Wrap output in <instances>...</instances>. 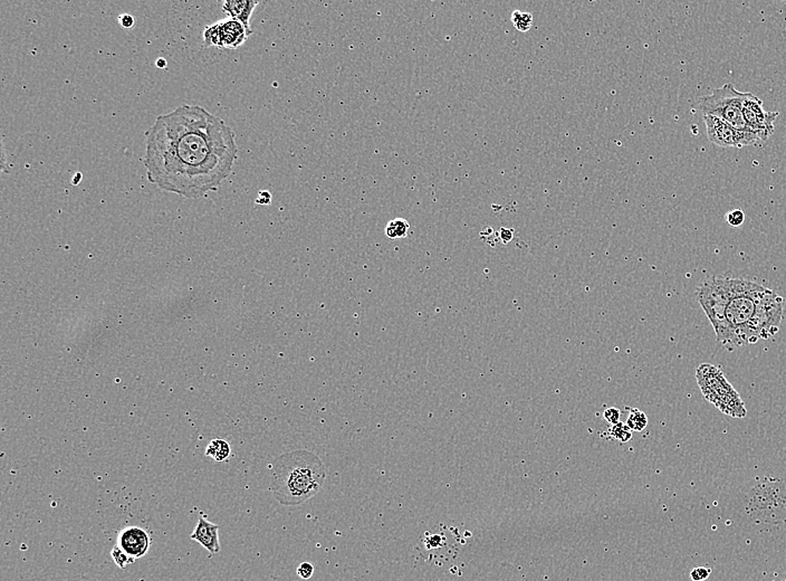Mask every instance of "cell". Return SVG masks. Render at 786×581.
I'll return each mask as SVG.
<instances>
[{"instance_id":"obj_1","label":"cell","mask_w":786,"mask_h":581,"mask_svg":"<svg viewBox=\"0 0 786 581\" xmlns=\"http://www.w3.org/2000/svg\"><path fill=\"white\" fill-rule=\"evenodd\" d=\"M237 153L235 133L225 121L199 105H182L151 126L143 164L153 185L195 199L229 177Z\"/></svg>"},{"instance_id":"obj_2","label":"cell","mask_w":786,"mask_h":581,"mask_svg":"<svg viewBox=\"0 0 786 581\" xmlns=\"http://www.w3.org/2000/svg\"><path fill=\"white\" fill-rule=\"evenodd\" d=\"M697 300L726 350L768 340L780 333L783 297L763 285L711 277L697 289Z\"/></svg>"},{"instance_id":"obj_3","label":"cell","mask_w":786,"mask_h":581,"mask_svg":"<svg viewBox=\"0 0 786 581\" xmlns=\"http://www.w3.org/2000/svg\"><path fill=\"white\" fill-rule=\"evenodd\" d=\"M325 479L327 472L318 455L310 450H294L272 464L270 491L282 505H301L322 490Z\"/></svg>"},{"instance_id":"obj_4","label":"cell","mask_w":786,"mask_h":581,"mask_svg":"<svg viewBox=\"0 0 786 581\" xmlns=\"http://www.w3.org/2000/svg\"><path fill=\"white\" fill-rule=\"evenodd\" d=\"M696 379L703 397L722 413L734 418L746 417V407L741 396L726 381L720 368L709 364H701L696 370Z\"/></svg>"},{"instance_id":"obj_5","label":"cell","mask_w":786,"mask_h":581,"mask_svg":"<svg viewBox=\"0 0 786 581\" xmlns=\"http://www.w3.org/2000/svg\"><path fill=\"white\" fill-rule=\"evenodd\" d=\"M745 97L746 92L737 91L733 84H725L720 89L713 90L709 95L699 97L697 109L703 116L720 118L736 129L751 132L744 119L743 101Z\"/></svg>"},{"instance_id":"obj_6","label":"cell","mask_w":786,"mask_h":581,"mask_svg":"<svg viewBox=\"0 0 786 581\" xmlns=\"http://www.w3.org/2000/svg\"><path fill=\"white\" fill-rule=\"evenodd\" d=\"M252 35L241 23L226 18L206 27L203 30V44L206 47L236 49L241 47Z\"/></svg>"},{"instance_id":"obj_7","label":"cell","mask_w":786,"mask_h":581,"mask_svg":"<svg viewBox=\"0 0 786 581\" xmlns=\"http://www.w3.org/2000/svg\"><path fill=\"white\" fill-rule=\"evenodd\" d=\"M706 124L707 137L714 145L722 148H741L747 145H756L760 138L753 132H745L736 129L726 121L715 116H703Z\"/></svg>"},{"instance_id":"obj_8","label":"cell","mask_w":786,"mask_h":581,"mask_svg":"<svg viewBox=\"0 0 786 581\" xmlns=\"http://www.w3.org/2000/svg\"><path fill=\"white\" fill-rule=\"evenodd\" d=\"M743 114L745 122L751 132H754L761 141H765L773 134L774 122L778 112H770L763 107L762 100L746 92L743 101Z\"/></svg>"},{"instance_id":"obj_9","label":"cell","mask_w":786,"mask_h":581,"mask_svg":"<svg viewBox=\"0 0 786 581\" xmlns=\"http://www.w3.org/2000/svg\"><path fill=\"white\" fill-rule=\"evenodd\" d=\"M128 558L133 561L145 557L150 550L151 538L145 529L139 527H126L119 533L118 544Z\"/></svg>"},{"instance_id":"obj_10","label":"cell","mask_w":786,"mask_h":581,"mask_svg":"<svg viewBox=\"0 0 786 581\" xmlns=\"http://www.w3.org/2000/svg\"><path fill=\"white\" fill-rule=\"evenodd\" d=\"M191 540L198 542L202 548L212 555L219 553L222 546L219 542V525L210 522L205 517H200L191 533Z\"/></svg>"},{"instance_id":"obj_11","label":"cell","mask_w":786,"mask_h":581,"mask_svg":"<svg viewBox=\"0 0 786 581\" xmlns=\"http://www.w3.org/2000/svg\"><path fill=\"white\" fill-rule=\"evenodd\" d=\"M258 4L260 1L257 0H226L222 4V11L227 15L228 18L238 20L250 34H253V30H250V18Z\"/></svg>"},{"instance_id":"obj_12","label":"cell","mask_w":786,"mask_h":581,"mask_svg":"<svg viewBox=\"0 0 786 581\" xmlns=\"http://www.w3.org/2000/svg\"><path fill=\"white\" fill-rule=\"evenodd\" d=\"M206 455L217 462L226 461L230 455V445L222 438L212 439L207 446Z\"/></svg>"},{"instance_id":"obj_13","label":"cell","mask_w":786,"mask_h":581,"mask_svg":"<svg viewBox=\"0 0 786 581\" xmlns=\"http://www.w3.org/2000/svg\"><path fill=\"white\" fill-rule=\"evenodd\" d=\"M410 224L404 218L390 220L385 226V236L390 239H406L409 233Z\"/></svg>"},{"instance_id":"obj_14","label":"cell","mask_w":786,"mask_h":581,"mask_svg":"<svg viewBox=\"0 0 786 581\" xmlns=\"http://www.w3.org/2000/svg\"><path fill=\"white\" fill-rule=\"evenodd\" d=\"M626 424L632 431H642L648 426L647 415L640 409L631 408L629 409Z\"/></svg>"},{"instance_id":"obj_15","label":"cell","mask_w":786,"mask_h":581,"mask_svg":"<svg viewBox=\"0 0 786 581\" xmlns=\"http://www.w3.org/2000/svg\"><path fill=\"white\" fill-rule=\"evenodd\" d=\"M607 436L620 443H628L632 439V431L629 429L627 424L618 423L611 425L607 431Z\"/></svg>"},{"instance_id":"obj_16","label":"cell","mask_w":786,"mask_h":581,"mask_svg":"<svg viewBox=\"0 0 786 581\" xmlns=\"http://www.w3.org/2000/svg\"><path fill=\"white\" fill-rule=\"evenodd\" d=\"M512 22L514 26L519 32H527L531 30L533 25V15L530 13H524V11H514L512 13Z\"/></svg>"},{"instance_id":"obj_17","label":"cell","mask_w":786,"mask_h":581,"mask_svg":"<svg viewBox=\"0 0 786 581\" xmlns=\"http://www.w3.org/2000/svg\"><path fill=\"white\" fill-rule=\"evenodd\" d=\"M111 556H112V559L115 565H118L119 568L121 569H126L128 565H132V563H135L131 558H128V556L124 553L123 550L121 549L119 546H115L114 548H113Z\"/></svg>"},{"instance_id":"obj_18","label":"cell","mask_w":786,"mask_h":581,"mask_svg":"<svg viewBox=\"0 0 786 581\" xmlns=\"http://www.w3.org/2000/svg\"><path fill=\"white\" fill-rule=\"evenodd\" d=\"M725 218L728 225L732 227H741L745 222V212L742 209H734L732 212H727Z\"/></svg>"},{"instance_id":"obj_19","label":"cell","mask_w":786,"mask_h":581,"mask_svg":"<svg viewBox=\"0 0 786 581\" xmlns=\"http://www.w3.org/2000/svg\"><path fill=\"white\" fill-rule=\"evenodd\" d=\"M603 418L610 425H615V424L620 423L621 412L618 408H607L603 413Z\"/></svg>"},{"instance_id":"obj_20","label":"cell","mask_w":786,"mask_h":581,"mask_svg":"<svg viewBox=\"0 0 786 581\" xmlns=\"http://www.w3.org/2000/svg\"><path fill=\"white\" fill-rule=\"evenodd\" d=\"M297 576L300 578L308 580L310 577L313 576L314 567L310 563H302L296 569Z\"/></svg>"},{"instance_id":"obj_21","label":"cell","mask_w":786,"mask_h":581,"mask_svg":"<svg viewBox=\"0 0 786 581\" xmlns=\"http://www.w3.org/2000/svg\"><path fill=\"white\" fill-rule=\"evenodd\" d=\"M711 569L707 567H697L690 573V578L694 581H703L711 576Z\"/></svg>"},{"instance_id":"obj_22","label":"cell","mask_w":786,"mask_h":581,"mask_svg":"<svg viewBox=\"0 0 786 581\" xmlns=\"http://www.w3.org/2000/svg\"><path fill=\"white\" fill-rule=\"evenodd\" d=\"M119 23H120L121 27H122V28L130 30V28H132V27L135 25V18H134L133 16H131V15H128V13H126V15H121V16L119 17Z\"/></svg>"},{"instance_id":"obj_23","label":"cell","mask_w":786,"mask_h":581,"mask_svg":"<svg viewBox=\"0 0 786 581\" xmlns=\"http://www.w3.org/2000/svg\"><path fill=\"white\" fill-rule=\"evenodd\" d=\"M272 203V195L268 191H260L258 193V198L256 199V204L262 205V206H267Z\"/></svg>"},{"instance_id":"obj_24","label":"cell","mask_w":786,"mask_h":581,"mask_svg":"<svg viewBox=\"0 0 786 581\" xmlns=\"http://www.w3.org/2000/svg\"><path fill=\"white\" fill-rule=\"evenodd\" d=\"M500 237L504 244H508V243L513 239V231H512V229H506V228H500Z\"/></svg>"},{"instance_id":"obj_25","label":"cell","mask_w":786,"mask_h":581,"mask_svg":"<svg viewBox=\"0 0 786 581\" xmlns=\"http://www.w3.org/2000/svg\"><path fill=\"white\" fill-rule=\"evenodd\" d=\"M157 66H158L159 68H164V67L167 66L166 59H159L158 61H157Z\"/></svg>"},{"instance_id":"obj_26","label":"cell","mask_w":786,"mask_h":581,"mask_svg":"<svg viewBox=\"0 0 786 581\" xmlns=\"http://www.w3.org/2000/svg\"><path fill=\"white\" fill-rule=\"evenodd\" d=\"M786 581V580H785Z\"/></svg>"}]
</instances>
